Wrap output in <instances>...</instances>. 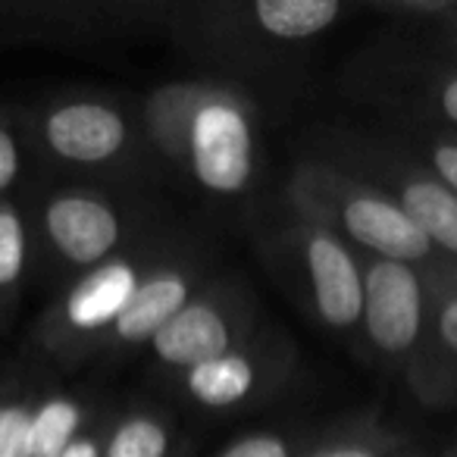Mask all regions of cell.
<instances>
[{
  "mask_svg": "<svg viewBox=\"0 0 457 457\" xmlns=\"http://www.w3.org/2000/svg\"><path fill=\"white\" fill-rule=\"evenodd\" d=\"M141 232L138 220L116 197L95 188H60L29 220L32 263L63 292L85 273L126 254L141 242Z\"/></svg>",
  "mask_w": 457,
  "mask_h": 457,
  "instance_id": "cell-1",
  "label": "cell"
},
{
  "mask_svg": "<svg viewBox=\"0 0 457 457\" xmlns=\"http://www.w3.org/2000/svg\"><path fill=\"white\" fill-rule=\"evenodd\" d=\"M163 254L166 251H160V245L141 238L126 254L66 286L35 326V342L41 351L63 367H79L88 357L101 354L122 307Z\"/></svg>",
  "mask_w": 457,
  "mask_h": 457,
  "instance_id": "cell-2",
  "label": "cell"
},
{
  "mask_svg": "<svg viewBox=\"0 0 457 457\" xmlns=\"http://www.w3.org/2000/svg\"><path fill=\"white\" fill-rule=\"evenodd\" d=\"M254 295L236 279H210L147 345L154 361L176 373L228 354L257 336Z\"/></svg>",
  "mask_w": 457,
  "mask_h": 457,
  "instance_id": "cell-3",
  "label": "cell"
},
{
  "mask_svg": "<svg viewBox=\"0 0 457 457\" xmlns=\"http://www.w3.org/2000/svg\"><path fill=\"white\" fill-rule=\"evenodd\" d=\"M276 273H298L304 279V298L311 301L320 323L329 329H351L363 317V276L351 251L338 236L304 222L298 228H282L270 242Z\"/></svg>",
  "mask_w": 457,
  "mask_h": 457,
  "instance_id": "cell-4",
  "label": "cell"
},
{
  "mask_svg": "<svg viewBox=\"0 0 457 457\" xmlns=\"http://www.w3.org/2000/svg\"><path fill=\"white\" fill-rule=\"evenodd\" d=\"M257 122L248 97L222 82L191 126L188 176L213 197H238L254 185Z\"/></svg>",
  "mask_w": 457,
  "mask_h": 457,
  "instance_id": "cell-5",
  "label": "cell"
},
{
  "mask_svg": "<svg viewBox=\"0 0 457 457\" xmlns=\"http://www.w3.org/2000/svg\"><path fill=\"white\" fill-rule=\"evenodd\" d=\"M288 197H292L295 210L304 213V220L329 210V222L320 228H326V232L338 228L361 248L379 254V261L411 263L429 254V238L401 210V204H392L386 197L367 195V191L332 195L317 182L311 170L295 172L292 185H288Z\"/></svg>",
  "mask_w": 457,
  "mask_h": 457,
  "instance_id": "cell-6",
  "label": "cell"
},
{
  "mask_svg": "<svg viewBox=\"0 0 457 457\" xmlns=\"http://www.w3.org/2000/svg\"><path fill=\"white\" fill-rule=\"evenodd\" d=\"M132 116L104 97H63L35 113L32 138L47 157L66 166L101 170L122 160L135 145Z\"/></svg>",
  "mask_w": 457,
  "mask_h": 457,
  "instance_id": "cell-7",
  "label": "cell"
},
{
  "mask_svg": "<svg viewBox=\"0 0 457 457\" xmlns=\"http://www.w3.org/2000/svg\"><path fill=\"white\" fill-rule=\"evenodd\" d=\"M210 282L207 267L195 251H166L151 273L141 279L120 320L110 329L101 354H122L138 345H151L154 336Z\"/></svg>",
  "mask_w": 457,
  "mask_h": 457,
  "instance_id": "cell-8",
  "label": "cell"
},
{
  "mask_svg": "<svg viewBox=\"0 0 457 457\" xmlns=\"http://www.w3.org/2000/svg\"><path fill=\"white\" fill-rule=\"evenodd\" d=\"M286 379V345L257 332L251 342L182 373V386L195 404L207 411H236L270 398Z\"/></svg>",
  "mask_w": 457,
  "mask_h": 457,
  "instance_id": "cell-9",
  "label": "cell"
},
{
  "mask_svg": "<svg viewBox=\"0 0 457 457\" xmlns=\"http://www.w3.org/2000/svg\"><path fill=\"white\" fill-rule=\"evenodd\" d=\"M423 295L407 263L376 261L363 273V326L373 345L388 354L407 351L420 336Z\"/></svg>",
  "mask_w": 457,
  "mask_h": 457,
  "instance_id": "cell-10",
  "label": "cell"
},
{
  "mask_svg": "<svg viewBox=\"0 0 457 457\" xmlns=\"http://www.w3.org/2000/svg\"><path fill=\"white\" fill-rule=\"evenodd\" d=\"M222 82L188 79L160 85L141 104V135L170 166L188 170V141L201 107L220 91Z\"/></svg>",
  "mask_w": 457,
  "mask_h": 457,
  "instance_id": "cell-11",
  "label": "cell"
},
{
  "mask_svg": "<svg viewBox=\"0 0 457 457\" xmlns=\"http://www.w3.org/2000/svg\"><path fill=\"white\" fill-rule=\"evenodd\" d=\"M242 13L267 41L298 45L323 35L342 16V4L338 0H254L242 7Z\"/></svg>",
  "mask_w": 457,
  "mask_h": 457,
  "instance_id": "cell-12",
  "label": "cell"
},
{
  "mask_svg": "<svg viewBox=\"0 0 457 457\" xmlns=\"http://www.w3.org/2000/svg\"><path fill=\"white\" fill-rule=\"evenodd\" d=\"M32 267L29 216L13 197L0 201V329H7Z\"/></svg>",
  "mask_w": 457,
  "mask_h": 457,
  "instance_id": "cell-13",
  "label": "cell"
},
{
  "mask_svg": "<svg viewBox=\"0 0 457 457\" xmlns=\"http://www.w3.org/2000/svg\"><path fill=\"white\" fill-rule=\"evenodd\" d=\"M85 432V411L76 398L47 395L35 404L26 457H60Z\"/></svg>",
  "mask_w": 457,
  "mask_h": 457,
  "instance_id": "cell-14",
  "label": "cell"
},
{
  "mask_svg": "<svg viewBox=\"0 0 457 457\" xmlns=\"http://www.w3.org/2000/svg\"><path fill=\"white\" fill-rule=\"evenodd\" d=\"M401 210L429 242L457 254V195L436 182H411L401 191Z\"/></svg>",
  "mask_w": 457,
  "mask_h": 457,
  "instance_id": "cell-15",
  "label": "cell"
},
{
  "mask_svg": "<svg viewBox=\"0 0 457 457\" xmlns=\"http://www.w3.org/2000/svg\"><path fill=\"white\" fill-rule=\"evenodd\" d=\"M172 429L157 413H129L107 429L104 457H170Z\"/></svg>",
  "mask_w": 457,
  "mask_h": 457,
  "instance_id": "cell-16",
  "label": "cell"
},
{
  "mask_svg": "<svg viewBox=\"0 0 457 457\" xmlns=\"http://www.w3.org/2000/svg\"><path fill=\"white\" fill-rule=\"evenodd\" d=\"M35 401L0 388V457H26Z\"/></svg>",
  "mask_w": 457,
  "mask_h": 457,
  "instance_id": "cell-17",
  "label": "cell"
},
{
  "mask_svg": "<svg viewBox=\"0 0 457 457\" xmlns=\"http://www.w3.org/2000/svg\"><path fill=\"white\" fill-rule=\"evenodd\" d=\"M22 151H26V138H22V126L0 110V201L7 197V191L16 185L22 172Z\"/></svg>",
  "mask_w": 457,
  "mask_h": 457,
  "instance_id": "cell-18",
  "label": "cell"
},
{
  "mask_svg": "<svg viewBox=\"0 0 457 457\" xmlns=\"http://www.w3.org/2000/svg\"><path fill=\"white\" fill-rule=\"evenodd\" d=\"M220 457H292V445L279 432H251L226 445Z\"/></svg>",
  "mask_w": 457,
  "mask_h": 457,
  "instance_id": "cell-19",
  "label": "cell"
},
{
  "mask_svg": "<svg viewBox=\"0 0 457 457\" xmlns=\"http://www.w3.org/2000/svg\"><path fill=\"white\" fill-rule=\"evenodd\" d=\"M104 442H107V432L85 429L60 457H104Z\"/></svg>",
  "mask_w": 457,
  "mask_h": 457,
  "instance_id": "cell-20",
  "label": "cell"
},
{
  "mask_svg": "<svg viewBox=\"0 0 457 457\" xmlns=\"http://www.w3.org/2000/svg\"><path fill=\"white\" fill-rule=\"evenodd\" d=\"M436 170L438 176H445V182L457 191V147L454 145H445L436 151Z\"/></svg>",
  "mask_w": 457,
  "mask_h": 457,
  "instance_id": "cell-21",
  "label": "cell"
},
{
  "mask_svg": "<svg viewBox=\"0 0 457 457\" xmlns=\"http://www.w3.org/2000/svg\"><path fill=\"white\" fill-rule=\"evenodd\" d=\"M438 332H442L445 345L457 354V301H451L442 311V320H438Z\"/></svg>",
  "mask_w": 457,
  "mask_h": 457,
  "instance_id": "cell-22",
  "label": "cell"
},
{
  "mask_svg": "<svg viewBox=\"0 0 457 457\" xmlns=\"http://www.w3.org/2000/svg\"><path fill=\"white\" fill-rule=\"evenodd\" d=\"M311 457H376V451L363 448V445H332V448H320Z\"/></svg>",
  "mask_w": 457,
  "mask_h": 457,
  "instance_id": "cell-23",
  "label": "cell"
},
{
  "mask_svg": "<svg viewBox=\"0 0 457 457\" xmlns=\"http://www.w3.org/2000/svg\"><path fill=\"white\" fill-rule=\"evenodd\" d=\"M442 107H445V113H448L451 120L457 122V79L448 85V88H445V95H442Z\"/></svg>",
  "mask_w": 457,
  "mask_h": 457,
  "instance_id": "cell-24",
  "label": "cell"
}]
</instances>
